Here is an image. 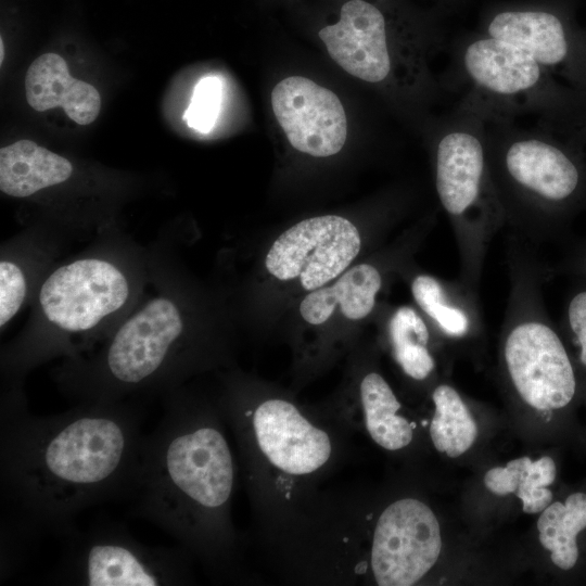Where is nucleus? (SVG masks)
<instances>
[{
	"mask_svg": "<svg viewBox=\"0 0 586 586\" xmlns=\"http://www.w3.org/2000/svg\"><path fill=\"white\" fill-rule=\"evenodd\" d=\"M368 531V538L345 543L326 557L318 571L320 584L353 585L369 579L378 586H412L440 558L438 520L418 498L403 497L387 504Z\"/></svg>",
	"mask_w": 586,
	"mask_h": 586,
	"instance_id": "0eeeda50",
	"label": "nucleus"
},
{
	"mask_svg": "<svg viewBox=\"0 0 586 586\" xmlns=\"http://www.w3.org/2000/svg\"><path fill=\"white\" fill-rule=\"evenodd\" d=\"M484 29L523 49L551 74L586 93V30L577 28L564 10L504 9L487 20Z\"/></svg>",
	"mask_w": 586,
	"mask_h": 586,
	"instance_id": "9b49d317",
	"label": "nucleus"
},
{
	"mask_svg": "<svg viewBox=\"0 0 586 586\" xmlns=\"http://www.w3.org/2000/svg\"><path fill=\"white\" fill-rule=\"evenodd\" d=\"M360 247V233L352 221L337 215L317 216L281 233L265 265L275 278L300 279L303 289L314 291L342 275Z\"/></svg>",
	"mask_w": 586,
	"mask_h": 586,
	"instance_id": "9d476101",
	"label": "nucleus"
},
{
	"mask_svg": "<svg viewBox=\"0 0 586 586\" xmlns=\"http://www.w3.org/2000/svg\"><path fill=\"white\" fill-rule=\"evenodd\" d=\"M383 277L371 264H360L345 271L330 286H321L305 296L300 305L303 319L314 326L322 324L332 315L335 306L351 320L367 317L375 306Z\"/></svg>",
	"mask_w": 586,
	"mask_h": 586,
	"instance_id": "f3484780",
	"label": "nucleus"
},
{
	"mask_svg": "<svg viewBox=\"0 0 586 586\" xmlns=\"http://www.w3.org/2000/svg\"><path fill=\"white\" fill-rule=\"evenodd\" d=\"M434 412L429 426L433 446L456 458L466 453L477 435L476 423L458 391L441 383L432 392Z\"/></svg>",
	"mask_w": 586,
	"mask_h": 586,
	"instance_id": "412c9836",
	"label": "nucleus"
},
{
	"mask_svg": "<svg viewBox=\"0 0 586 586\" xmlns=\"http://www.w3.org/2000/svg\"><path fill=\"white\" fill-rule=\"evenodd\" d=\"M238 466L218 404L169 394L144 434L125 496L129 514L179 543L216 581L242 576V543L232 520Z\"/></svg>",
	"mask_w": 586,
	"mask_h": 586,
	"instance_id": "f03ea898",
	"label": "nucleus"
},
{
	"mask_svg": "<svg viewBox=\"0 0 586 586\" xmlns=\"http://www.w3.org/2000/svg\"><path fill=\"white\" fill-rule=\"evenodd\" d=\"M221 100L222 82L218 77L200 79L183 116L188 126L202 133L209 132L218 118Z\"/></svg>",
	"mask_w": 586,
	"mask_h": 586,
	"instance_id": "5701e85b",
	"label": "nucleus"
},
{
	"mask_svg": "<svg viewBox=\"0 0 586 586\" xmlns=\"http://www.w3.org/2000/svg\"><path fill=\"white\" fill-rule=\"evenodd\" d=\"M3 50H4L3 40L0 39V64H2V61H3V58H4Z\"/></svg>",
	"mask_w": 586,
	"mask_h": 586,
	"instance_id": "bb28decb",
	"label": "nucleus"
},
{
	"mask_svg": "<svg viewBox=\"0 0 586 586\" xmlns=\"http://www.w3.org/2000/svg\"><path fill=\"white\" fill-rule=\"evenodd\" d=\"M566 140L579 148L586 149V122L571 138Z\"/></svg>",
	"mask_w": 586,
	"mask_h": 586,
	"instance_id": "a878e982",
	"label": "nucleus"
},
{
	"mask_svg": "<svg viewBox=\"0 0 586 586\" xmlns=\"http://www.w3.org/2000/svg\"><path fill=\"white\" fill-rule=\"evenodd\" d=\"M235 440L257 536L270 558L297 535L321 483L353 456V433L330 411L284 396L231 393L218 403Z\"/></svg>",
	"mask_w": 586,
	"mask_h": 586,
	"instance_id": "7ed1b4c3",
	"label": "nucleus"
},
{
	"mask_svg": "<svg viewBox=\"0 0 586 586\" xmlns=\"http://www.w3.org/2000/svg\"><path fill=\"white\" fill-rule=\"evenodd\" d=\"M550 275L564 272L586 280V238L574 246L556 268L549 267Z\"/></svg>",
	"mask_w": 586,
	"mask_h": 586,
	"instance_id": "393cba45",
	"label": "nucleus"
},
{
	"mask_svg": "<svg viewBox=\"0 0 586 586\" xmlns=\"http://www.w3.org/2000/svg\"><path fill=\"white\" fill-rule=\"evenodd\" d=\"M485 149L506 225L524 239L563 234L586 207V149L505 118L486 120Z\"/></svg>",
	"mask_w": 586,
	"mask_h": 586,
	"instance_id": "20e7f679",
	"label": "nucleus"
},
{
	"mask_svg": "<svg viewBox=\"0 0 586 586\" xmlns=\"http://www.w3.org/2000/svg\"><path fill=\"white\" fill-rule=\"evenodd\" d=\"M410 291L420 313L444 339L463 342L483 332L479 293L459 279L445 280L421 272L412 277Z\"/></svg>",
	"mask_w": 586,
	"mask_h": 586,
	"instance_id": "2eb2a0df",
	"label": "nucleus"
},
{
	"mask_svg": "<svg viewBox=\"0 0 586 586\" xmlns=\"http://www.w3.org/2000/svg\"><path fill=\"white\" fill-rule=\"evenodd\" d=\"M319 38L337 65L364 81L381 84L394 75L386 18L367 1L345 2L339 22L320 29Z\"/></svg>",
	"mask_w": 586,
	"mask_h": 586,
	"instance_id": "ddd939ff",
	"label": "nucleus"
},
{
	"mask_svg": "<svg viewBox=\"0 0 586 586\" xmlns=\"http://www.w3.org/2000/svg\"><path fill=\"white\" fill-rule=\"evenodd\" d=\"M138 405L77 404L48 416L1 408V563L15 568L33 540H64L87 508L124 500L144 434Z\"/></svg>",
	"mask_w": 586,
	"mask_h": 586,
	"instance_id": "f257e3e1",
	"label": "nucleus"
},
{
	"mask_svg": "<svg viewBox=\"0 0 586 586\" xmlns=\"http://www.w3.org/2000/svg\"><path fill=\"white\" fill-rule=\"evenodd\" d=\"M586 527V494L574 493L565 502L556 501L542 511L538 538L561 570L572 569L578 558L576 537Z\"/></svg>",
	"mask_w": 586,
	"mask_h": 586,
	"instance_id": "aec40b11",
	"label": "nucleus"
},
{
	"mask_svg": "<svg viewBox=\"0 0 586 586\" xmlns=\"http://www.w3.org/2000/svg\"><path fill=\"white\" fill-rule=\"evenodd\" d=\"M129 294L127 277L116 265L82 258L48 276L39 291V305L54 329L72 335L95 329L124 307Z\"/></svg>",
	"mask_w": 586,
	"mask_h": 586,
	"instance_id": "1a4fd4ad",
	"label": "nucleus"
},
{
	"mask_svg": "<svg viewBox=\"0 0 586 586\" xmlns=\"http://www.w3.org/2000/svg\"><path fill=\"white\" fill-rule=\"evenodd\" d=\"M453 82L487 119L537 115L539 126L569 139L586 122V93L559 82L523 49L486 34L453 47Z\"/></svg>",
	"mask_w": 586,
	"mask_h": 586,
	"instance_id": "423d86ee",
	"label": "nucleus"
},
{
	"mask_svg": "<svg viewBox=\"0 0 586 586\" xmlns=\"http://www.w3.org/2000/svg\"><path fill=\"white\" fill-rule=\"evenodd\" d=\"M48 581L75 586H182L193 582L191 556L181 547L151 546L118 524L76 531Z\"/></svg>",
	"mask_w": 586,
	"mask_h": 586,
	"instance_id": "6e6552de",
	"label": "nucleus"
},
{
	"mask_svg": "<svg viewBox=\"0 0 586 586\" xmlns=\"http://www.w3.org/2000/svg\"><path fill=\"white\" fill-rule=\"evenodd\" d=\"M273 114L291 145L316 157L336 154L347 135L340 99L331 90L302 76H290L271 92Z\"/></svg>",
	"mask_w": 586,
	"mask_h": 586,
	"instance_id": "f8f14e48",
	"label": "nucleus"
},
{
	"mask_svg": "<svg viewBox=\"0 0 586 586\" xmlns=\"http://www.w3.org/2000/svg\"><path fill=\"white\" fill-rule=\"evenodd\" d=\"M28 104L38 112L62 106L79 125L91 124L99 115L101 98L90 84L73 78L66 62L55 53L38 56L25 77Z\"/></svg>",
	"mask_w": 586,
	"mask_h": 586,
	"instance_id": "dca6fc26",
	"label": "nucleus"
},
{
	"mask_svg": "<svg viewBox=\"0 0 586 586\" xmlns=\"http://www.w3.org/2000/svg\"><path fill=\"white\" fill-rule=\"evenodd\" d=\"M400 409L402 404L384 377L369 371L359 381L357 404L330 412L352 433L361 431L382 449L399 451L415 437V424L399 413Z\"/></svg>",
	"mask_w": 586,
	"mask_h": 586,
	"instance_id": "4468645a",
	"label": "nucleus"
},
{
	"mask_svg": "<svg viewBox=\"0 0 586 586\" xmlns=\"http://www.w3.org/2000/svg\"><path fill=\"white\" fill-rule=\"evenodd\" d=\"M72 173L68 160L30 140L0 150V189L10 196H30L66 181Z\"/></svg>",
	"mask_w": 586,
	"mask_h": 586,
	"instance_id": "a211bd4d",
	"label": "nucleus"
},
{
	"mask_svg": "<svg viewBox=\"0 0 586 586\" xmlns=\"http://www.w3.org/2000/svg\"><path fill=\"white\" fill-rule=\"evenodd\" d=\"M434 329L411 306L395 308L387 319L386 333L392 356L403 373L418 382L428 380L436 361L431 349Z\"/></svg>",
	"mask_w": 586,
	"mask_h": 586,
	"instance_id": "6ab92c4d",
	"label": "nucleus"
},
{
	"mask_svg": "<svg viewBox=\"0 0 586 586\" xmlns=\"http://www.w3.org/2000/svg\"><path fill=\"white\" fill-rule=\"evenodd\" d=\"M486 120L483 107L463 95L431 132L434 184L455 235L458 279L476 293L489 245L506 226L487 164Z\"/></svg>",
	"mask_w": 586,
	"mask_h": 586,
	"instance_id": "39448f33",
	"label": "nucleus"
},
{
	"mask_svg": "<svg viewBox=\"0 0 586 586\" xmlns=\"http://www.w3.org/2000/svg\"><path fill=\"white\" fill-rule=\"evenodd\" d=\"M518 466L517 496L522 501V509L526 513H538L546 509L552 500V493L547 486L556 479L555 461L542 457L533 461L528 457L515 459Z\"/></svg>",
	"mask_w": 586,
	"mask_h": 586,
	"instance_id": "4be33fe9",
	"label": "nucleus"
},
{
	"mask_svg": "<svg viewBox=\"0 0 586 586\" xmlns=\"http://www.w3.org/2000/svg\"><path fill=\"white\" fill-rule=\"evenodd\" d=\"M27 294L23 269L13 260L0 263V327L3 328L21 309Z\"/></svg>",
	"mask_w": 586,
	"mask_h": 586,
	"instance_id": "b1692460",
	"label": "nucleus"
}]
</instances>
